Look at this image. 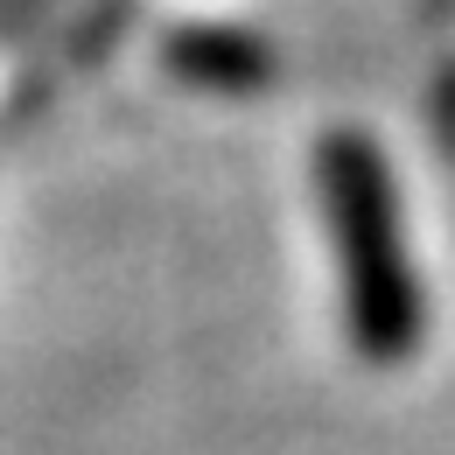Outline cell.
<instances>
[{"label":"cell","instance_id":"2","mask_svg":"<svg viewBox=\"0 0 455 455\" xmlns=\"http://www.w3.org/2000/svg\"><path fill=\"white\" fill-rule=\"evenodd\" d=\"M175 70H189L196 84H218V92H252L259 77H267V50L259 43H245V36H225V28H211V36H182L169 50Z\"/></svg>","mask_w":455,"mask_h":455},{"label":"cell","instance_id":"1","mask_svg":"<svg viewBox=\"0 0 455 455\" xmlns=\"http://www.w3.org/2000/svg\"><path fill=\"white\" fill-rule=\"evenodd\" d=\"M323 211L337 238V274L350 337L364 357H406L420 337V281L406 259L393 175L364 133H330L323 140Z\"/></svg>","mask_w":455,"mask_h":455}]
</instances>
